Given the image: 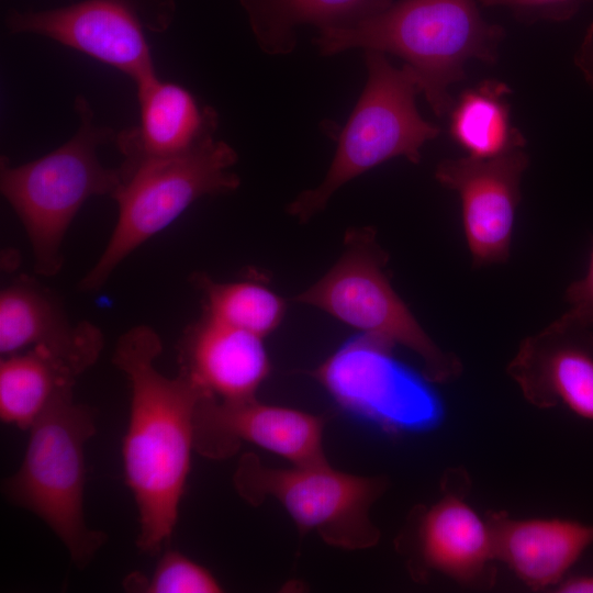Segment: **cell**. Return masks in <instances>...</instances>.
<instances>
[{"label": "cell", "mask_w": 593, "mask_h": 593, "mask_svg": "<svg viewBox=\"0 0 593 593\" xmlns=\"http://www.w3.org/2000/svg\"><path fill=\"white\" fill-rule=\"evenodd\" d=\"M553 591L559 593H593V573L568 577Z\"/></svg>", "instance_id": "4316f807"}, {"label": "cell", "mask_w": 593, "mask_h": 593, "mask_svg": "<svg viewBox=\"0 0 593 593\" xmlns=\"http://www.w3.org/2000/svg\"><path fill=\"white\" fill-rule=\"evenodd\" d=\"M13 33H32L79 51L126 76L135 85L156 76L138 13L127 0H83L42 11H12Z\"/></svg>", "instance_id": "7c38bea8"}, {"label": "cell", "mask_w": 593, "mask_h": 593, "mask_svg": "<svg viewBox=\"0 0 593 593\" xmlns=\"http://www.w3.org/2000/svg\"><path fill=\"white\" fill-rule=\"evenodd\" d=\"M260 49L287 55L295 45V27L320 31L350 26L387 9L393 0H239Z\"/></svg>", "instance_id": "ffe728a7"}, {"label": "cell", "mask_w": 593, "mask_h": 593, "mask_svg": "<svg viewBox=\"0 0 593 593\" xmlns=\"http://www.w3.org/2000/svg\"><path fill=\"white\" fill-rule=\"evenodd\" d=\"M136 88L139 122L118 133L114 141L124 157L121 168L179 156L213 137L219 121L216 111L200 108L183 87L154 76Z\"/></svg>", "instance_id": "2e32d148"}, {"label": "cell", "mask_w": 593, "mask_h": 593, "mask_svg": "<svg viewBox=\"0 0 593 593\" xmlns=\"http://www.w3.org/2000/svg\"><path fill=\"white\" fill-rule=\"evenodd\" d=\"M472 482L462 467L448 468L433 503L412 508L395 539L414 581L439 573L467 589H490L495 556L486 518L469 503Z\"/></svg>", "instance_id": "30bf717a"}, {"label": "cell", "mask_w": 593, "mask_h": 593, "mask_svg": "<svg viewBox=\"0 0 593 593\" xmlns=\"http://www.w3.org/2000/svg\"><path fill=\"white\" fill-rule=\"evenodd\" d=\"M393 347L360 333L312 374L358 421L390 434L428 430L441 419V403L432 382L399 360Z\"/></svg>", "instance_id": "9c48e42d"}, {"label": "cell", "mask_w": 593, "mask_h": 593, "mask_svg": "<svg viewBox=\"0 0 593 593\" xmlns=\"http://www.w3.org/2000/svg\"><path fill=\"white\" fill-rule=\"evenodd\" d=\"M204 296L205 315L260 337L281 323L286 304L269 288L254 281L219 282L205 273L192 278Z\"/></svg>", "instance_id": "7402d4cb"}, {"label": "cell", "mask_w": 593, "mask_h": 593, "mask_svg": "<svg viewBox=\"0 0 593 593\" xmlns=\"http://www.w3.org/2000/svg\"><path fill=\"white\" fill-rule=\"evenodd\" d=\"M504 29L480 14L475 0H399L350 26L320 31L324 56L351 48L393 54L406 61L433 112H450L449 87L472 58L494 64Z\"/></svg>", "instance_id": "7a4b0ae2"}, {"label": "cell", "mask_w": 593, "mask_h": 593, "mask_svg": "<svg viewBox=\"0 0 593 593\" xmlns=\"http://www.w3.org/2000/svg\"><path fill=\"white\" fill-rule=\"evenodd\" d=\"M365 51L367 82L339 134L331 167L321 184L288 205V213L302 223L321 212L340 187L369 169L399 156L418 164L423 145L440 133L416 109L419 89L411 68H395L384 53Z\"/></svg>", "instance_id": "8992f818"}, {"label": "cell", "mask_w": 593, "mask_h": 593, "mask_svg": "<svg viewBox=\"0 0 593 593\" xmlns=\"http://www.w3.org/2000/svg\"><path fill=\"white\" fill-rule=\"evenodd\" d=\"M387 260L372 228L350 230L339 260L294 301L317 307L361 334L410 349L432 383L456 380L462 372L460 359L438 347L419 325L391 286Z\"/></svg>", "instance_id": "52a82bcc"}, {"label": "cell", "mask_w": 593, "mask_h": 593, "mask_svg": "<svg viewBox=\"0 0 593 593\" xmlns=\"http://www.w3.org/2000/svg\"><path fill=\"white\" fill-rule=\"evenodd\" d=\"M574 63L586 82L593 88V24L575 54Z\"/></svg>", "instance_id": "484cf974"}, {"label": "cell", "mask_w": 593, "mask_h": 593, "mask_svg": "<svg viewBox=\"0 0 593 593\" xmlns=\"http://www.w3.org/2000/svg\"><path fill=\"white\" fill-rule=\"evenodd\" d=\"M496 561L533 590L556 589L593 544V524L560 517L485 515Z\"/></svg>", "instance_id": "9a60e30c"}, {"label": "cell", "mask_w": 593, "mask_h": 593, "mask_svg": "<svg viewBox=\"0 0 593 593\" xmlns=\"http://www.w3.org/2000/svg\"><path fill=\"white\" fill-rule=\"evenodd\" d=\"M127 589L146 593H219L223 591L210 570L175 550L165 551L149 578L127 577Z\"/></svg>", "instance_id": "603a6c76"}, {"label": "cell", "mask_w": 593, "mask_h": 593, "mask_svg": "<svg viewBox=\"0 0 593 593\" xmlns=\"http://www.w3.org/2000/svg\"><path fill=\"white\" fill-rule=\"evenodd\" d=\"M82 372L76 363L43 346L1 357V421L30 429L56 396L74 388Z\"/></svg>", "instance_id": "d6986e66"}, {"label": "cell", "mask_w": 593, "mask_h": 593, "mask_svg": "<svg viewBox=\"0 0 593 593\" xmlns=\"http://www.w3.org/2000/svg\"><path fill=\"white\" fill-rule=\"evenodd\" d=\"M75 110L79 127L55 150L18 166L1 157V193L24 226L35 271L47 277L63 266V240L82 204L94 195L112 198L122 184L120 168L104 167L97 154L116 134L94 121L83 96L76 98Z\"/></svg>", "instance_id": "3957f363"}, {"label": "cell", "mask_w": 593, "mask_h": 593, "mask_svg": "<svg viewBox=\"0 0 593 593\" xmlns=\"http://www.w3.org/2000/svg\"><path fill=\"white\" fill-rule=\"evenodd\" d=\"M181 361V372L221 401L255 398L271 371L262 337L206 315L187 333Z\"/></svg>", "instance_id": "ac0fdd59"}, {"label": "cell", "mask_w": 593, "mask_h": 593, "mask_svg": "<svg viewBox=\"0 0 593 593\" xmlns=\"http://www.w3.org/2000/svg\"><path fill=\"white\" fill-rule=\"evenodd\" d=\"M484 7L503 5L524 19L567 20L585 0H479Z\"/></svg>", "instance_id": "cb8c5ba5"}, {"label": "cell", "mask_w": 593, "mask_h": 593, "mask_svg": "<svg viewBox=\"0 0 593 593\" xmlns=\"http://www.w3.org/2000/svg\"><path fill=\"white\" fill-rule=\"evenodd\" d=\"M506 370L532 405H563L593 422V327L562 314L526 337Z\"/></svg>", "instance_id": "5bb4252c"}, {"label": "cell", "mask_w": 593, "mask_h": 593, "mask_svg": "<svg viewBox=\"0 0 593 593\" xmlns=\"http://www.w3.org/2000/svg\"><path fill=\"white\" fill-rule=\"evenodd\" d=\"M236 161L235 149L213 136L179 156L145 160L127 169L119 167L122 184L112 197L118 203V222L79 289H100L128 255L198 199L236 190L240 180L231 171Z\"/></svg>", "instance_id": "5b68a950"}, {"label": "cell", "mask_w": 593, "mask_h": 593, "mask_svg": "<svg viewBox=\"0 0 593 593\" xmlns=\"http://www.w3.org/2000/svg\"><path fill=\"white\" fill-rule=\"evenodd\" d=\"M234 486L250 505L277 500L301 535L315 532L327 545L346 550L367 549L380 540L370 508L385 492V477H365L334 469L328 461L265 466L254 452L237 463Z\"/></svg>", "instance_id": "ba28073f"}, {"label": "cell", "mask_w": 593, "mask_h": 593, "mask_svg": "<svg viewBox=\"0 0 593 593\" xmlns=\"http://www.w3.org/2000/svg\"><path fill=\"white\" fill-rule=\"evenodd\" d=\"M158 334L137 325L118 340L113 362L128 379L131 406L122 456L138 515L137 547L156 555L169 544L194 450V415L206 394L188 376L156 368Z\"/></svg>", "instance_id": "6da1fadb"}, {"label": "cell", "mask_w": 593, "mask_h": 593, "mask_svg": "<svg viewBox=\"0 0 593 593\" xmlns=\"http://www.w3.org/2000/svg\"><path fill=\"white\" fill-rule=\"evenodd\" d=\"M564 299L570 305L564 315L578 324L593 327V245L586 275L568 287Z\"/></svg>", "instance_id": "d4e9b609"}, {"label": "cell", "mask_w": 593, "mask_h": 593, "mask_svg": "<svg viewBox=\"0 0 593 593\" xmlns=\"http://www.w3.org/2000/svg\"><path fill=\"white\" fill-rule=\"evenodd\" d=\"M528 166L529 157L522 148L489 159L466 156L437 165V181L459 194L474 267L510 258L521 180Z\"/></svg>", "instance_id": "4fadbf2b"}, {"label": "cell", "mask_w": 593, "mask_h": 593, "mask_svg": "<svg viewBox=\"0 0 593 593\" xmlns=\"http://www.w3.org/2000/svg\"><path fill=\"white\" fill-rule=\"evenodd\" d=\"M96 430L91 410L75 402L72 389L64 391L30 427L22 463L2 484L7 499L41 518L79 568L107 539L83 513L85 448Z\"/></svg>", "instance_id": "277c9868"}, {"label": "cell", "mask_w": 593, "mask_h": 593, "mask_svg": "<svg viewBox=\"0 0 593 593\" xmlns=\"http://www.w3.org/2000/svg\"><path fill=\"white\" fill-rule=\"evenodd\" d=\"M326 419L255 398L221 401L210 394L194 415V450L209 459L234 456L243 444L270 451L291 465L327 461L323 448Z\"/></svg>", "instance_id": "8fae6325"}, {"label": "cell", "mask_w": 593, "mask_h": 593, "mask_svg": "<svg viewBox=\"0 0 593 593\" xmlns=\"http://www.w3.org/2000/svg\"><path fill=\"white\" fill-rule=\"evenodd\" d=\"M511 89L501 81L484 80L465 90L450 110V136L468 156L494 158L525 146L518 128L511 124L504 97Z\"/></svg>", "instance_id": "44dd1931"}, {"label": "cell", "mask_w": 593, "mask_h": 593, "mask_svg": "<svg viewBox=\"0 0 593 593\" xmlns=\"http://www.w3.org/2000/svg\"><path fill=\"white\" fill-rule=\"evenodd\" d=\"M43 346L83 371L103 348L101 331L89 322L72 324L57 299L30 279H19L0 293V354Z\"/></svg>", "instance_id": "e0dca14e"}]
</instances>
